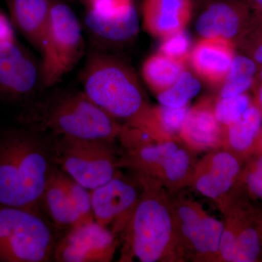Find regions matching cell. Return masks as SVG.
I'll return each instance as SVG.
<instances>
[{
  "instance_id": "3957f363",
  "label": "cell",
  "mask_w": 262,
  "mask_h": 262,
  "mask_svg": "<svg viewBox=\"0 0 262 262\" xmlns=\"http://www.w3.org/2000/svg\"><path fill=\"white\" fill-rule=\"evenodd\" d=\"M20 124L52 136L115 139L122 126L82 91H66L32 100L20 115Z\"/></svg>"
},
{
  "instance_id": "ba28073f",
  "label": "cell",
  "mask_w": 262,
  "mask_h": 262,
  "mask_svg": "<svg viewBox=\"0 0 262 262\" xmlns=\"http://www.w3.org/2000/svg\"><path fill=\"white\" fill-rule=\"evenodd\" d=\"M169 194L174 228L185 261L219 262L224 222L208 214L201 204L181 191Z\"/></svg>"
},
{
  "instance_id": "7a4b0ae2",
  "label": "cell",
  "mask_w": 262,
  "mask_h": 262,
  "mask_svg": "<svg viewBox=\"0 0 262 262\" xmlns=\"http://www.w3.org/2000/svg\"><path fill=\"white\" fill-rule=\"evenodd\" d=\"M134 174L141 183V192L122 232L120 261H185L174 228L168 191L152 177Z\"/></svg>"
},
{
  "instance_id": "44dd1931",
  "label": "cell",
  "mask_w": 262,
  "mask_h": 262,
  "mask_svg": "<svg viewBox=\"0 0 262 262\" xmlns=\"http://www.w3.org/2000/svg\"><path fill=\"white\" fill-rule=\"evenodd\" d=\"M182 143L179 138H177L125 151L120 158V167H125L134 173L154 178L164 162Z\"/></svg>"
},
{
  "instance_id": "f546056e",
  "label": "cell",
  "mask_w": 262,
  "mask_h": 262,
  "mask_svg": "<svg viewBox=\"0 0 262 262\" xmlns=\"http://www.w3.org/2000/svg\"><path fill=\"white\" fill-rule=\"evenodd\" d=\"M190 40L184 29L164 37L160 53L179 61H184L189 56Z\"/></svg>"
},
{
  "instance_id": "484cf974",
  "label": "cell",
  "mask_w": 262,
  "mask_h": 262,
  "mask_svg": "<svg viewBox=\"0 0 262 262\" xmlns=\"http://www.w3.org/2000/svg\"><path fill=\"white\" fill-rule=\"evenodd\" d=\"M201 84L187 71L181 74L173 85L158 94V101L163 106L181 108L189 105V101L199 94Z\"/></svg>"
},
{
  "instance_id": "4316f807",
  "label": "cell",
  "mask_w": 262,
  "mask_h": 262,
  "mask_svg": "<svg viewBox=\"0 0 262 262\" xmlns=\"http://www.w3.org/2000/svg\"><path fill=\"white\" fill-rule=\"evenodd\" d=\"M253 103L248 94H245L228 98H220L213 106L215 118L224 127L238 120Z\"/></svg>"
},
{
  "instance_id": "9a60e30c",
  "label": "cell",
  "mask_w": 262,
  "mask_h": 262,
  "mask_svg": "<svg viewBox=\"0 0 262 262\" xmlns=\"http://www.w3.org/2000/svg\"><path fill=\"white\" fill-rule=\"evenodd\" d=\"M224 126L215 118L211 103L203 101L190 108L179 138L193 151L222 148Z\"/></svg>"
},
{
  "instance_id": "9c48e42d",
  "label": "cell",
  "mask_w": 262,
  "mask_h": 262,
  "mask_svg": "<svg viewBox=\"0 0 262 262\" xmlns=\"http://www.w3.org/2000/svg\"><path fill=\"white\" fill-rule=\"evenodd\" d=\"M42 85L40 64L15 39L0 42V99L29 103Z\"/></svg>"
},
{
  "instance_id": "8992f818",
  "label": "cell",
  "mask_w": 262,
  "mask_h": 262,
  "mask_svg": "<svg viewBox=\"0 0 262 262\" xmlns=\"http://www.w3.org/2000/svg\"><path fill=\"white\" fill-rule=\"evenodd\" d=\"M82 27L73 10L65 3L51 0V14L41 46V81L53 87L70 72L83 55Z\"/></svg>"
},
{
  "instance_id": "603a6c76",
  "label": "cell",
  "mask_w": 262,
  "mask_h": 262,
  "mask_svg": "<svg viewBox=\"0 0 262 262\" xmlns=\"http://www.w3.org/2000/svg\"><path fill=\"white\" fill-rule=\"evenodd\" d=\"M184 71L183 62L159 53L146 60L142 75L150 89L158 94L173 85Z\"/></svg>"
},
{
  "instance_id": "d4e9b609",
  "label": "cell",
  "mask_w": 262,
  "mask_h": 262,
  "mask_svg": "<svg viewBox=\"0 0 262 262\" xmlns=\"http://www.w3.org/2000/svg\"><path fill=\"white\" fill-rule=\"evenodd\" d=\"M248 201L262 203V154L251 155L243 165L230 192Z\"/></svg>"
},
{
  "instance_id": "277c9868",
  "label": "cell",
  "mask_w": 262,
  "mask_h": 262,
  "mask_svg": "<svg viewBox=\"0 0 262 262\" xmlns=\"http://www.w3.org/2000/svg\"><path fill=\"white\" fill-rule=\"evenodd\" d=\"M80 79L82 92L115 120L130 121L148 106L134 72L104 50L89 53Z\"/></svg>"
},
{
  "instance_id": "d6a6232c",
  "label": "cell",
  "mask_w": 262,
  "mask_h": 262,
  "mask_svg": "<svg viewBox=\"0 0 262 262\" xmlns=\"http://www.w3.org/2000/svg\"><path fill=\"white\" fill-rule=\"evenodd\" d=\"M257 154H262V127L253 144L251 152V155Z\"/></svg>"
},
{
  "instance_id": "5bb4252c",
  "label": "cell",
  "mask_w": 262,
  "mask_h": 262,
  "mask_svg": "<svg viewBox=\"0 0 262 262\" xmlns=\"http://www.w3.org/2000/svg\"><path fill=\"white\" fill-rule=\"evenodd\" d=\"M251 11L246 2L211 0L196 21V30L203 39H238L248 28Z\"/></svg>"
},
{
  "instance_id": "e575fe53",
  "label": "cell",
  "mask_w": 262,
  "mask_h": 262,
  "mask_svg": "<svg viewBox=\"0 0 262 262\" xmlns=\"http://www.w3.org/2000/svg\"><path fill=\"white\" fill-rule=\"evenodd\" d=\"M256 226L262 246V208H258L256 211Z\"/></svg>"
},
{
  "instance_id": "4fadbf2b",
  "label": "cell",
  "mask_w": 262,
  "mask_h": 262,
  "mask_svg": "<svg viewBox=\"0 0 262 262\" xmlns=\"http://www.w3.org/2000/svg\"><path fill=\"white\" fill-rule=\"evenodd\" d=\"M244 163L223 148L210 150L196 161L188 187L214 201L220 209L237 182Z\"/></svg>"
},
{
  "instance_id": "836d02e7",
  "label": "cell",
  "mask_w": 262,
  "mask_h": 262,
  "mask_svg": "<svg viewBox=\"0 0 262 262\" xmlns=\"http://www.w3.org/2000/svg\"><path fill=\"white\" fill-rule=\"evenodd\" d=\"M255 87V100L253 103L258 106L262 113V84L253 85Z\"/></svg>"
},
{
  "instance_id": "4dcf8cb0",
  "label": "cell",
  "mask_w": 262,
  "mask_h": 262,
  "mask_svg": "<svg viewBox=\"0 0 262 262\" xmlns=\"http://www.w3.org/2000/svg\"><path fill=\"white\" fill-rule=\"evenodd\" d=\"M15 39L14 27L10 19L0 11V42Z\"/></svg>"
},
{
  "instance_id": "ac0fdd59",
  "label": "cell",
  "mask_w": 262,
  "mask_h": 262,
  "mask_svg": "<svg viewBox=\"0 0 262 262\" xmlns=\"http://www.w3.org/2000/svg\"><path fill=\"white\" fill-rule=\"evenodd\" d=\"M234 57L233 44L222 39H203L191 54L194 70L211 83L225 80Z\"/></svg>"
},
{
  "instance_id": "83f0119b",
  "label": "cell",
  "mask_w": 262,
  "mask_h": 262,
  "mask_svg": "<svg viewBox=\"0 0 262 262\" xmlns=\"http://www.w3.org/2000/svg\"><path fill=\"white\" fill-rule=\"evenodd\" d=\"M61 179L70 201L82 219L85 222L95 220L92 209L91 191L71 178L62 170Z\"/></svg>"
},
{
  "instance_id": "7402d4cb",
  "label": "cell",
  "mask_w": 262,
  "mask_h": 262,
  "mask_svg": "<svg viewBox=\"0 0 262 262\" xmlns=\"http://www.w3.org/2000/svg\"><path fill=\"white\" fill-rule=\"evenodd\" d=\"M196 151L184 143L164 162L156 173L157 179L168 191L175 194L189 186L196 163Z\"/></svg>"
},
{
  "instance_id": "ffe728a7",
  "label": "cell",
  "mask_w": 262,
  "mask_h": 262,
  "mask_svg": "<svg viewBox=\"0 0 262 262\" xmlns=\"http://www.w3.org/2000/svg\"><path fill=\"white\" fill-rule=\"evenodd\" d=\"M40 203L56 227L69 229L85 222L70 201L62 182L61 170L58 167L48 181Z\"/></svg>"
},
{
  "instance_id": "d590c367",
  "label": "cell",
  "mask_w": 262,
  "mask_h": 262,
  "mask_svg": "<svg viewBox=\"0 0 262 262\" xmlns=\"http://www.w3.org/2000/svg\"><path fill=\"white\" fill-rule=\"evenodd\" d=\"M73 1L82 2V3H84L87 6H89V5L96 4V3L103 1V0H73Z\"/></svg>"
},
{
  "instance_id": "7c38bea8",
  "label": "cell",
  "mask_w": 262,
  "mask_h": 262,
  "mask_svg": "<svg viewBox=\"0 0 262 262\" xmlns=\"http://www.w3.org/2000/svg\"><path fill=\"white\" fill-rule=\"evenodd\" d=\"M84 23L97 48L127 42L139 29V15L133 0L88 6Z\"/></svg>"
},
{
  "instance_id": "6da1fadb",
  "label": "cell",
  "mask_w": 262,
  "mask_h": 262,
  "mask_svg": "<svg viewBox=\"0 0 262 262\" xmlns=\"http://www.w3.org/2000/svg\"><path fill=\"white\" fill-rule=\"evenodd\" d=\"M57 168L51 136L30 125L0 132V205L37 211Z\"/></svg>"
},
{
  "instance_id": "52a82bcc",
  "label": "cell",
  "mask_w": 262,
  "mask_h": 262,
  "mask_svg": "<svg viewBox=\"0 0 262 262\" xmlns=\"http://www.w3.org/2000/svg\"><path fill=\"white\" fill-rule=\"evenodd\" d=\"M51 136L57 167L89 190L110 182L118 171L115 139Z\"/></svg>"
},
{
  "instance_id": "2e32d148",
  "label": "cell",
  "mask_w": 262,
  "mask_h": 262,
  "mask_svg": "<svg viewBox=\"0 0 262 262\" xmlns=\"http://www.w3.org/2000/svg\"><path fill=\"white\" fill-rule=\"evenodd\" d=\"M192 11V0H144V27L153 35L165 37L184 29Z\"/></svg>"
},
{
  "instance_id": "5b68a950",
  "label": "cell",
  "mask_w": 262,
  "mask_h": 262,
  "mask_svg": "<svg viewBox=\"0 0 262 262\" xmlns=\"http://www.w3.org/2000/svg\"><path fill=\"white\" fill-rule=\"evenodd\" d=\"M59 238L37 211L0 205V261H49Z\"/></svg>"
},
{
  "instance_id": "1f68e13d",
  "label": "cell",
  "mask_w": 262,
  "mask_h": 262,
  "mask_svg": "<svg viewBox=\"0 0 262 262\" xmlns=\"http://www.w3.org/2000/svg\"><path fill=\"white\" fill-rule=\"evenodd\" d=\"M251 11V20L262 25V0H246Z\"/></svg>"
},
{
  "instance_id": "f1b7e54d",
  "label": "cell",
  "mask_w": 262,
  "mask_h": 262,
  "mask_svg": "<svg viewBox=\"0 0 262 262\" xmlns=\"http://www.w3.org/2000/svg\"><path fill=\"white\" fill-rule=\"evenodd\" d=\"M246 56L262 66V25L250 21L248 28L237 39Z\"/></svg>"
},
{
  "instance_id": "cb8c5ba5",
  "label": "cell",
  "mask_w": 262,
  "mask_h": 262,
  "mask_svg": "<svg viewBox=\"0 0 262 262\" xmlns=\"http://www.w3.org/2000/svg\"><path fill=\"white\" fill-rule=\"evenodd\" d=\"M258 65L247 56H234L228 73L223 81L220 98L245 94L253 87Z\"/></svg>"
},
{
  "instance_id": "d6986e66",
  "label": "cell",
  "mask_w": 262,
  "mask_h": 262,
  "mask_svg": "<svg viewBox=\"0 0 262 262\" xmlns=\"http://www.w3.org/2000/svg\"><path fill=\"white\" fill-rule=\"evenodd\" d=\"M262 127V113L253 103L238 120L224 127L223 149L246 161Z\"/></svg>"
},
{
  "instance_id": "8fae6325",
  "label": "cell",
  "mask_w": 262,
  "mask_h": 262,
  "mask_svg": "<svg viewBox=\"0 0 262 262\" xmlns=\"http://www.w3.org/2000/svg\"><path fill=\"white\" fill-rule=\"evenodd\" d=\"M141 183L135 175L127 177L117 171L110 182L91 190L94 220L98 225L121 233L131 212L139 201Z\"/></svg>"
},
{
  "instance_id": "8d00e7d4",
  "label": "cell",
  "mask_w": 262,
  "mask_h": 262,
  "mask_svg": "<svg viewBox=\"0 0 262 262\" xmlns=\"http://www.w3.org/2000/svg\"><path fill=\"white\" fill-rule=\"evenodd\" d=\"M257 81L258 82L257 84H262V66L261 67V70H260L259 72H258V75L257 76ZM254 85H256V84H254Z\"/></svg>"
},
{
  "instance_id": "74e56055",
  "label": "cell",
  "mask_w": 262,
  "mask_h": 262,
  "mask_svg": "<svg viewBox=\"0 0 262 262\" xmlns=\"http://www.w3.org/2000/svg\"><path fill=\"white\" fill-rule=\"evenodd\" d=\"M233 1L246 2V0H233Z\"/></svg>"
},
{
  "instance_id": "30bf717a",
  "label": "cell",
  "mask_w": 262,
  "mask_h": 262,
  "mask_svg": "<svg viewBox=\"0 0 262 262\" xmlns=\"http://www.w3.org/2000/svg\"><path fill=\"white\" fill-rule=\"evenodd\" d=\"M119 242L111 229L95 220L69 229L58 239L53 259L60 262H108L113 259Z\"/></svg>"
},
{
  "instance_id": "e0dca14e",
  "label": "cell",
  "mask_w": 262,
  "mask_h": 262,
  "mask_svg": "<svg viewBox=\"0 0 262 262\" xmlns=\"http://www.w3.org/2000/svg\"><path fill=\"white\" fill-rule=\"evenodd\" d=\"M5 1L13 27L39 51L49 21L51 0Z\"/></svg>"
}]
</instances>
